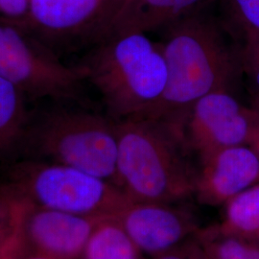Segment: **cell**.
I'll use <instances>...</instances> for the list:
<instances>
[{
  "instance_id": "1",
  "label": "cell",
  "mask_w": 259,
  "mask_h": 259,
  "mask_svg": "<svg viewBox=\"0 0 259 259\" xmlns=\"http://www.w3.org/2000/svg\"><path fill=\"white\" fill-rule=\"evenodd\" d=\"M215 3L162 30L159 44L167 66L164 93L149 116L182 129L192 106L208 93L230 90L241 72L238 47L229 41Z\"/></svg>"
},
{
  "instance_id": "2",
  "label": "cell",
  "mask_w": 259,
  "mask_h": 259,
  "mask_svg": "<svg viewBox=\"0 0 259 259\" xmlns=\"http://www.w3.org/2000/svg\"><path fill=\"white\" fill-rule=\"evenodd\" d=\"M116 131L119 186L132 202L177 204L195 196L199 171L179 126L138 117L116 122Z\"/></svg>"
},
{
  "instance_id": "3",
  "label": "cell",
  "mask_w": 259,
  "mask_h": 259,
  "mask_svg": "<svg viewBox=\"0 0 259 259\" xmlns=\"http://www.w3.org/2000/svg\"><path fill=\"white\" fill-rule=\"evenodd\" d=\"M80 65L112 120L149 117L167 83L159 44L143 33H114L96 42Z\"/></svg>"
},
{
  "instance_id": "4",
  "label": "cell",
  "mask_w": 259,
  "mask_h": 259,
  "mask_svg": "<svg viewBox=\"0 0 259 259\" xmlns=\"http://www.w3.org/2000/svg\"><path fill=\"white\" fill-rule=\"evenodd\" d=\"M73 102L52 101L44 110L32 111L17 154L73 167L119 186L116 122Z\"/></svg>"
},
{
  "instance_id": "5",
  "label": "cell",
  "mask_w": 259,
  "mask_h": 259,
  "mask_svg": "<svg viewBox=\"0 0 259 259\" xmlns=\"http://www.w3.org/2000/svg\"><path fill=\"white\" fill-rule=\"evenodd\" d=\"M27 204L88 217H118L132 200L116 185L73 167L19 158L4 182Z\"/></svg>"
},
{
  "instance_id": "6",
  "label": "cell",
  "mask_w": 259,
  "mask_h": 259,
  "mask_svg": "<svg viewBox=\"0 0 259 259\" xmlns=\"http://www.w3.org/2000/svg\"><path fill=\"white\" fill-rule=\"evenodd\" d=\"M0 77L28 99L77 101L85 76L80 65H67L25 30L0 22Z\"/></svg>"
},
{
  "instance_id": "7",
  "label": "cell",
  "mask_w": 259,
  "mask_h": 259,
  "mask_svg": "<svg viewBox=\"0 0 259 259\" xmlns=\"http://www.w3.org/2000/svg\"><path fill=\"white\" fill-rule=\"evenodd\" d=\"M254 123L251 107L230 90L206 94L188 111L182 126L185 142L201 162L223 149L249 145Z\"/></svg>"
},
{
  "instance_id": "8",
  "label": "cell",
  "mask_w": 259,
  "mask_h": 259,
  "mask_svg": "<svg viewBox=\"0 0 259 259\" xmlns=\"http://www.w3.org/2000/svg\"><path fill=\"white\" fill-rule=\"evenodd\" d=\"M173 204L132 202L117 217L143 254L155 257L200 233L193 217Z\"/></svg>"
},
{
  "instance_id": "9",
  "label": "cell",
  "mask_w": 259,
  "mask_h": 259,
  "mask_svg": "<svg viewBox=\"0 0 259 259\" xmlns=\"http://www.w3.org/2000/svg\"><path fill=\"white\" fill-rule=\"evenodd\" d=\"M101 219L25 203L21 235L29 247L53 258L81 259L93 229Z\"/></svg>"
},
{
  "instance_id": "10",
  "label": "cell",
  "mask_w": 259,
  "mask_h": 259,
  "mask_svg": "<svg viewBox=\"0 0 259 259\" xmlns=\"http://www.w3.org/2000/svg\"><path fill=\"white\" fill-rule=\"evenodd\" d=\"M110 0H30L26 19L18 27L44 40L85 36L93 39Z\"/></svg>"
},
{
  "instance_id": "11",
  "label": "cell",
  "mask_w": 259,
  "mask_h": 259,
  "mask_svg": "<svg viewBox=\"0 0 259 259\" xmlns=\"http://www.w3.org/2000/svg\"><path fill=\"white\" fill-rule=\"evenodd\" d=\"M201 164L195 196L207 205L226 204L259 183L258 154L249 145L223 149Z\"/></svg>"
},
{
  "instance_id": "12",
  "label": "cell",
  "mask_w": 259,
  "mask_h": 259,
  "mask_svg": "<svg viewBox=\"0 0 259 259\" xmlns=\"http://www.w3.org/2000/svg\"><path fill=\"white\" fill-rule=\"evenodd\" d=\"M214 3L215 0H130L104 37L114 33L162 31L177 20Z\"/></svg>"
},
{
  "instance_id": "13",
  "label": "cell",
  "mask_w": 259,
  "mask_h": 259,
  "mask_svg": "<svg viewBox=\"0 0 259 259\" xmlns=\"http://www.w3.org/2000/svg\"><path fill=\"white\" fill-rule=\"evenodd\" d=\"M27 100L15 84L0 77V157L18 152L32 113Z\"/></svg>"
},
{
  "instance_id": "14",
  "label": "cell",
  "mask_w": 259,
  "mask_h": 259,
  "mask_svg": "<svg viewBox=\"0 0 259 259\" xmlns=\"http://www.w3.org/2000/svg\"><path fill=\"white\" fill-rule=\"evenodd\" d=\"M81 259H146L117 217L102 218L84 247Z\"/></svg>"
},
{
  "instance_id": "15",
  "label": "cell",
  "mask_w": 259,
  "mask_h": 259,
  "mask_svg": "<svg viewBox=\"0 0 259 259\" xmlns=\"http://www.w3.org/2000/svg\"><path fill=\"white\" fill-rule=\"evenodd\" d=\"M221 226L215 230L219 233L243 240L259 237V183L225 204Z\"/></svg>"
},
{
  "instance_id": "16",
  "label": "cell",
  "mask_w": 259,
  "mask_h": 259,
  "mask_svg": "<svg viewBox=\"0 0 259 259\" xmlns=\"http://www.w3.org/2000/svg\"><path fill=\"white\" fill-rule=\"evenodd\" d=\"M25 202L7 185L0 184V254L21 235V219Z\"/></svg>"
},
{
  "instance_id": "17",
  "label": "cell",
  "mask_w": 259,
  "mask_h": 259,
  "mask_svg": "<svg viewBox=\"0 0 259 259\" xmlns=\"http://www.w3.org/2000/svg\"><path fill=\"white\" fill-rule=\"evenodd\" d=\"M199 239L213 259H259V249L247 240L224 235L211 229L200 232Z\"/></svg>"
},
{
  "instance_id": "18",
  "label": "cell",
  "mask_w": 259,
  "mask_h": 259,
  "mask_svg": "<svg viewBox=\"0 0 259 259\" xmlns=\"http://www.w3.org/2000/svg\"><path fill=\"white\" fill-rule=\"evenodd\" d=\"M226 26L233 28L241 37L259 34V0H215Z\"/></svg>"
},
{
  "instance_id": "19",
  "label": "cell",
  "mask_w": 259,
  "mask_h": 259,
  "mask_svg": "<svg viewBox=\"0 0 259 259\" xmlns=\"http://www.w3.org/2000/svg\"><path fill=\"white\" fill-rule=\"evenodd\" d=\"M238 59L241 72L248 78L253 94H259V34L242 36Z\"/></svg>"
},
{
  "instance_id": "20",
  "label": "cell",
  "mask_w": 259,
  "mask_h": 259,
  "mask_svg": "<svg viewBox=\"0 0 259 259\" xmlns=\"http://www.w3.org/2000/svg\"><path fill=\"white\" fill-rule=\"evenodd\" d=\"M29 8L30 0H0V22L19 26L27 18Z\"/></svg>"
},
{
  "instance_id": "21",
  "label": "cell",
  "mask_w": 259,
  "mask_h": 259,
  "mask_svg": "<svg viewBox=\"0 0 259 259\" xmlns=\"http://www.w3.org/2000/svg\"><path fill=\"white\" fill-rule=\"evenodd\" d=\"M153 259H207V252L203 243L197 239H190L172 250L157 255Z\"/></svg>"
},
{
  "instance_id": "22",
  "label": "cell",
  "mask_w": 259,
  "mask_h": 259,
  "mask_svg": "<svg viewBox=\"0 0 259 259\" xmlns=\"http://www.w3.org/2000/svg\"><path fill=\"white\" fill-rule=\"evenodd\" d=\"M0 259H55L29 247L22 235L11 247L0 254Z\"/></svg>"
},
{
  "instance_id": "23",
  "label": "cell",
  "mask_w": 259,
  "mask_h": 259,
  "mask_svg": "<svg viewBox=\"0 0 259 259\" xmlns=\"http://www.w3.org/2000/svg\"><path fill=\"white\" fill-rule=\"evenodd\" d=\"M130 0H110L109 5L106 10V13L104 15L102 22L99 26V29H98L95 37L93 38V42L99 41L108 34L111 25L113 24L115 19H117V17L119 16L121 11L126 6V4Z\"/></svg>"
},
{
  "instance_id": "24",
  "label": "cell",
  "mask_w": 259,
  "mask_h": 259,
  "mask_svg": "<svg viewBox=\"0 0 259 259\" xmlns=\"http://www.w3.org/2000/svg\"><path fill=\"white\" fill-rule=\"evenodd\" d=\"M250 107L252 108L254 112V123L249 146L253 149L259 156V94H253L252 103Z\"/></svg>"
},
{
  "instance_id": "25",
  "label": "cell",
  "mask_w": 259,
  "mask_h": 259,
  "mask_svg": "<svg viewBox=\"0 0 259 259\" xmlns=\"http://www.w3.org/2000/svg\"><path fill=\"white\" fill-rule=\"evenodd\" d=\"M206 252H207V251H206ZM207 259H213L212 257L208 254V252H207Z\"/></svg>"
}]
</instances>
